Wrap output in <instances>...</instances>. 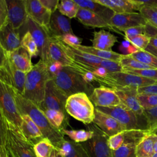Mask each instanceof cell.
Instances as JSON below:
<instances>
[{
    "label": "cell",
    "instance_id": "cell-1",
    "mask_svg": "<svg viewBox=\"0 0 157 157\" xmlns=\"http://www.w3.org/2000/svg\"><path fill=\"white\" fill-rule=\"evenodd\" d=\"M17 109L21 115H27L38 126L44 138L49 139L56 147L64 139L61 131L53 127L48 121L44 112L33 102L25 98L15 89L11 88Z\"/></svg>",
    "mask_w": 157,
    "mask_h": 157
},
{
    "label": "cell",
    "instance_id": "cell-2",
    "mask_svg": "<svg viewBox=\"0 0 157 157\" xmlns=\"http://www.w3.org/2000/svg\"><path fill=\"white\" fill-rule=\"evenodd\" d=\"M50 79L46 63L39 59L26 74L23 96L39 106L44 99L46 84Z\"/></svg>",
    "mask_w": 157,
    "mask_h": 157
},
{
    "label": "cell",
    "instance_id": "cell-3",
    "mask_svg": "<svg viewBox=\"0 0 157 157\" xmlns=\"http://www.w3.org/2000/svg\"><path fill=\"white\" fill-rule=\"evenodd\" d=\"M52 80L68 97L82 92L89 96L94 88L92 84L86 83L81 75L69 66H64L61 71Z\"/></svg>",
    "mask_w": 157,
    "mask_h": 157
},
{
    "label": "cell",
    "instance_id": "cell-4",
    "mask_svg": "<svg viewBox=\"0 0 157 157\" xmlns=\"http://www.w3.org/2000/svg\"><path fill=\"white\" fill-rule=\"evenodd\" d=\"M67 114L86 125L93 123L95 107L85 93H78L69 96L66 102Z\"/></svg>",
    "mask_w": 157,
    "mask_h": 157
},
{
    "label": "cell",
    "instance_id": "cell-5",
    "mask_svg": "<svg viewBox=\"0 0 157 157\" xmlns=\"http://www.w3.org/2000/svg\"><path fill=\"white\" fill-rule=\"evenodd\" d=\"M95 82L99 83L101 86L112 89H119L124 88H139L153 84L157 81L124 72H118L109 73L104 77H99L96 75Z\"/></svg>",
    "mask_w": 157,
    "mask_h": 157
},
{
    "label": "cell",
    "instance_id": "cell-6",
    "mask_svg": "<svg viewBox=\"0 0 157 157\" xmlns=\"http://www.w3.org/2000/svg\"><path fill=\"white\" fill-rule=\"evenodd\" d=\"M6 147L14 157H36L34 144L24 136L19 128L6 119Z\"/></svg>",
    "mask_w": 157,
    "mask_h": 157
},
{
    "label": "cell",
    "instance_id": "cell-7",
    "mask_svg": "<svg viewBox=\"0 0 157 157\" xmlns=\"http://www.w3.org/2000/svg\"><path fill=\"white\" fill-rule=\"evenodd\" d=\"M24 29L23 34L26 31L31 33L38 47V56H39L40 59L48 64L50 62L49 46L51 41V36L48 29L37 24L29 17L20 29Z\"/></svg>",
    "mask_w": 157,
    "mask_h": 157
},
{
    "label": "cell",
    "instance_id": "cell-8",
    "mask_svg": "<svg viewBox=\"0 0 157 157\" xmlns=\"http://www.w3.org/2000/svg\"><path fill=\"white\" fill-rule=\"evenodd\" d=\"M87 128L93 132L88 140L80 143L89 157H112V150L108 145L109 137L93 123L87 125Z\"/></svg>",
    "mask_w": 157,
    "mask_h": 157
},
{
    "label": "cell",
    "instance_id": "cell-9",
    "mask_svg": "<svg viewBox=\"0 0 157 157\" xmlns=\"http://www.w3.org/2000/svg\"><path fill=\"white\" fill-rule=\"evenodd\" d=\"M95 108L113 117L124 126L126 130H147L140 122L139 116L121 104L113 107H95Z\"/></svg>",
    "mask_w": 157,
    "mask_h": 157
},
{
    "label": "cell",
    "instance_id": "cell-10",
    "mask_svg": "<svg viewBox=\"0 0 157 157\" xmlns=\"http://www.w3.org/2000/svg\"><path fill=\"white\" fill-rule=\"evenodd\" d=\"M0 109L6 119L20 129L21 116L10 86L0 80Z\"/></svg>",
    "mask_w": 157,
    "mask_h": 157
},
{
    "label": "cell",
    "instance_id": "cell-11",
    "mask_svg": "<svg viewBox=\"0 0 157 157\" xmlns=\"http://www.w3.org/2000/svg\"><path fill=\"white\" fill-rule=\"evenodd\" d=\"M67 98L68 96L56 86L53 80L50 79L46 84L44 99L39 107L42 110H56L68 115L65 109Z\"/></svg>",
    "mask_w": 157,
    "mask_h": 157
},
{
    "label": "cell",
    "instance_id": "cell-12",
    "mask_svg": "<svg viewBox=\"0 0 157 157\" xmlns=\"http://www.w3.org/2000/svg\"><path fill=\"white\" fill-rule=\"evenodd\" d=\"M26 74L18 69L7 55L4 65L0 67V80L2 82L23 95Z\"/></svg>",
    "mask_w": 157,
    "mask_h": 157
},
{
    "label": "cell",
    "instance_id": "cell-13",
    "mask_svg": "<svg viewBox=\"0 0 157 157\" xmlns=\"http://www.w3.org/2000/svg\"><path fill=\"white\" fill-rule=\"evenodd\" d=\"M148 130H126L123 144L117 150H112V157H136V147L148 134Z\"/></svg>",
    "mask_w": 157,
    "mask_h": 157
},
{
    "label": "cell",
    "instance_id": "cell-14",
    "mask_svg": "<svg viewBox=\"0 0 157 157\" xmlns=\"http://www.w3.org/2000/svg\"><path fill=\"white\" fill-rule=\"evenodd\" d=\"M6 3L8 21L15 29L19 31L28 18L25 0H6Z\"/></svg>",
    "mask_w": 157,
    "mask_h": 157
},
{
    "label": "cell",
    "instance_id": "cell-15",
    "mask_svg": "<svg viewBox=\"0 0 157 157\" xmlns=\"http://www.w3.org/2000/svg\"><path fill=\"white\" fill-rule=\"evenodd\" d=\"M89 98L95 107H113L121 104V101L114 90L100 86L94 88Z\"/></svg>",
    "mask_w": 157,
    "mask_h": 157
},
{
    "label": "cell",
    "instance_id": "cell-16",
    "mask_svg": "<svg viewBox=\"0 0 157 157\" xmlns=\"http://www.w3.org/2000/svg\"><path fill=\"white\" fill-rule=\"evenodd\" d=\"M146 24V20L139 12L115 13L109 21L112 27L121 33L128 28Z\"/></svg>",
    "mask_w": 157,
    "mask_h": 157
},
{
    "label": "cell",
    "instance_id": "cell-17",
    "mask_svg": "<svg viewBox=\"0 0 157 157\" xmlns=\"http://www.w3.org/2000/svg\"><path fill=\"white\" fill-rule=\"evenodd\" d=\"M93 123L109 137L126 130L124 126L113 117L98 110L96 108Z\"/></svg>",
    "mask_w": 157,
    "mask_h": 157
},
{
    "label": "cell",
    "instance_id": "cell-18",
    "mask_svg": "<svg viewBox=\"0 0 157 157\" xmlns=\"http://www.w3.org/2000/svg\"><path fill=\"white\" fill-rule=\"evenodd\" d=\"M0 45L7 53L13 52L21 45L19 31L15 29L9 21L0 28Z\"/></svg>",
    "mask_w": 157,
    "mask_h": 157
},
{
    "label": "cell",
    "instance_id": "cell-19",
    "mask_svg": "<svg viewBox=\"0 0 157 157\" xmlns=\"http://www.w3.org/2000/svg\"><path fill=\"white\" fill-rule=\"evenodd\" d=\"M28 17L37 24L48 29L52 12L46 9L40 0H25Z\"/></svg>",
    "mask_w": 157,
    "mask_h": 157
},
{
    "label": "cell",
    "instance_id": "cell-20",
    "mask_svg": "<svg viewBox=\"0 0 157 157\" xmlns=\"http://www.w3.org/2000/svg\"><path fill=\"white\" fill-rule=\"evenodd\" d=\"M48 31L51 37H60L67 34H74L69 18L58 10L52 13Z\"/></svg>",
    "mask_w": 157,
    "mask_h": 157
},
{
    "label": "cell",
    "instance_id": "cell-21",
    "mask_svg": "<svg viewBox=\"0 0 157 157\" xmlns=\"http://www.w3.org/2000/svg\"><path fill=\"white\" fill-rule=\"evenodd\" d=\"M49 57L50 62L58 61L63 66H70L73 61V59L68 53L67 45L57 37H51Z\"/></svg>",
    "mask_w": 157,
    "mask_h": 157
},
{
    "label": "cell",
    "instance_id": "cell-22",
    "mask_svg": "<svg viewBox=\"0 0 157 157\" xmlns=\"http://www.w3.org/2000/svg\"><path fill=\"white\" fill-rule=\"evenodd\" d=\"M119 96L121 104L132 111L139 117L143 116L144 109L140 106L137 96L138 94L136 88H124L113 89Z\"/></svg>",
    "mask_w": 157,
    "mask_h": 157
},
{
    "label": "cell",
    "instance_id": "cell-23",
    "mask_svg": "<svg viewBox=\"0 0 157 157\" xmlns=\"http://www.w3.org/2000/svg\"><path fill=\"white\" fill-rule=\"evenodd\" d=\"M76 18L84 26L91 28H107L118 34H122L121 32L112 27L100 16L89 10L80 7L76 15Z\"/></svg>",
    "mask_w": 157,
    "mask_h": 157
},
{
    "label": "cell",
    "instance_id": "cell-24",
    "mask_svg": "<svg viewBox=\"0 0 157 157\" xmlns=\"http://www.w3.org/2000/svg\"><path fill=\"white\" fill-rule=\"evenodd\" d=\"M6 53L14 66L20 71L28 73L32 69L33 65L31 62V56L21 45L13 52Z\"/></svg>",
    "mask_w": 157,
    "mask_h": 157
},
{
    "label": "cell",
    "instance_id": "cell-25",
    "mask_svg": "<svg viewBox=\"0 0 157 157\" xmlns=\"http://www.w3.org/2000/svg\"><path fill=\"white\" fill-rule=\"evenodd\" d=\"M96 2L106 6L115 13H132L141 7L136 0H95Z\"/></svg>",
    "mask_w": 157,
    "mask_h": 157
},
{
    "label": "cell",
    "instance_id": "cell-26",
    "mask_svg": "<svg viewBox=\"0 0 157 157\" xmlns=\"http://www.w3.org/2000/svg\"><path fill=\"white\" fill-rule=\"evenodd\" d=\"M92 47L95 48L104 50L112 51V48L118 41V37L109 31L101 29L93 32V38L91 39Z\"/></svg>",
    "mask_w": 157,
    "mask_h": 157
},
{
    "label": "cell",
    "instance_id": "cell-27",
    "mask_svg": "<svg viewBox=\"0 0 157 157\" xmlns=\"http://www.w3.org/2000/svg\"><path fill=\"white\" fill-rule=\"evenodd\" d=\"M80 8H83L91 11L102 18L109 24V21L115 13L109 8L102 5L95 0H74Z\"/></svg>",
    "mask_w": 157,
    "mask_h": 157
},
{
    "label": "cell",
    "instance_id": "cell-28",
    "mask_svg": "<svg viewBox=\"0 0 157 157\" xmlns=\"http://www.w3.org/2000/svg\"><path fill=\"white\" fill-rule=\"evenodd\" d=\"M56 148L63 157H89L80 143L64 139Z\"/></svg>",
    "mask_w": 157,
    "mask_h": 157
},
{
    "label": "cell",
    "instance_id": "cell-29",
    "mask_svg": "<svg viewBox=\"0 0 157 157\" xmlns=\"http://www.w3.org/2000/svg\"><path fill=\"white\" fill-rule=\"evenodd\" d=\"M22 121L20 129L24 136L34 144L44 138L38 126L27 115H21Z\"/></svg>",
    "mask_w": 157,
    "mask_h": 157
},
{
    "label": "cell",
    "instance_id": "cell-30",
    "mask_svg": "<svg viewBox=\"0 0 157 157\" xmlns=\"http://www.w3.org/2000/svg\"><path fill=\"white\" fill-rule=\"evenodd\" d=\"M50 123L57 129L61 131L66 129L69 125V115L64 113L52 109L42 110Z\"/></svg>",
    "mask_w": 157,
    "mask_h": 157
},
{
    "label": "cell",
    "instance_id": "cell-31",
    "mask_svg": "<svg viewBox=\"0 0 157 157\" xmlns=\"http://www.w3.org/2000/svg\"><path fill=\"white\" fill-rule=\"evenodd\" d=\"M74 48L80 51L94 55L101 59L113 61L118 63L121 57L123 56V54H120L113 51H104L99 50L94 48L92 46H85L80 45Z\"/></svg>",
    "mask_w": 157,
    "mask_h": 157
},
{
    "label": "cell",
    "instance_id": "cell-32",
    "mask_svg": "<svg viewBox=\"0 0 157 157\" xmlns=\"http://www.w3.org/2000/svg\"><path fill=\"white\" fill-rule=\"evenodd\" d=\"M34 150L36 157H53L56 148L49 139L43 138L34 144Z\"/></svg>",
    "mask_w": 157,
    "mask_h": 157
},
{
    "label": "cell",
    "instance_id": "cell-33",
    "mask_svg": "<svg viewBox=\"0 0 157 157\" xmlns=\"http://www.w3.org/2000/svg\"><path fill=\"white\" fill-rule=\"evenodd\" d=\"M136 154V157H153L155 151L152 133L147 135L137 145Z\"/></svg>",
    "mask_w": 157,
    "mask_h": 157
},
{
    "label": "cell",
    "instance_id": "cell-34",
    "mask_svg": "<svg viewBox=\"0 0 157 157\" xmlns=\"http://www.w3.org/2000/svg\"><path fill=\"white\" fill-rule=\"evenodd\" d=\"M61 131L64 136H67L72 141L76 143H82L86 142L89 139H91L93 136V132L90 129H88L87 130H68L67 129H63Z\"/></svg>",
    "mask_w": 157,
    "mask_h": 157
},
{
    "label": "cell",
    "instance_id": "cell-35",
    "mask_svg": "<svg viewBox=\"0 0 157 157\" xmlns=\"http://www.w3.org/2000/svg\"><path fill=\"white\" fill-rule=\"evenodd\" d=\"M79 8L74 0H63L59 1L57 10L66 17L72 18L76 17Z\"/></svg>",
    "mask_w": 157,
    "mask_h": 157
},
{
    "label": "cell",
    "instance_id": "cell-36",
    "mask_svg": "<svg viewBox=\"0 0 157 157\" xmlns=\"http://www.w3.org/2000/svg\"><path fill=\"white\" fill-rule=\"evenodd\" d=\"M119 63L123 70H139L144 69H155L150 66L145 64L131 58L128 55H124L120 59Z\"/></svg>",
    "mask_w": 157,
    "mask_h": 157
},
{
    "label": "cell",
    "instance_id": "cell-37",
    "mask_svg": "<svg viewBox=\"0 0 157 157\" xmlns=\"http://www.w3.org/2000/svg\"><path fill=\"white\" fill-rule=\"evenodd\" d=\"M128 56L140 63L157 69V58L145 50H138Z\"/></svg>",
    "mask_w": 157,
    "mask_h": 157
},
{
    "label": "cell",
    "instance_id": "cell-38",
    "mask_svg": "<svg viewBox=\"0 0 157 157\" xmlns=\"http://www.w3.org/2000/svg\"><path fill=\"white\" fill-rule=\"evenodd\" d=\"M21 45L28 50L32 56H37L39 55V50L37 44L29 31H26L21 38Z\"/></svg>",
    "mask_w": 157,
    "mask_h": 157
},
{
    "label": "cell",
    "instance_id": "cell-39",
    "mask_svg": "<svg viewBox=\"0 0 157 157\" xmlns=\"http://www.w3.org/2000/svg\"><path fill=\"white\" fill-rule=\"evenodd\" d=\"M143 116L145 117L147 129L150 133L157 130V106L144 110Z\"/></svg>",
    "mask_w": 157,
    "mask_h": 157
},
{
    "label": "cell",
    "instance_id": "cell-40",
    "mask_svg": "<svg viewBox=\"0 0 157 157\" xmlns=\"http://www.w3.org/2000/svg\"><path fill=\"white\" fill-rule=\"evenodd\" d=\"M139 12L149 24L157 28V7L143 6Z\"/></svg>",
    "mask_w": 157,
    "mask_h": 157
},
{
    "label": "cell",
    "instance_id": "cell-41",
    "mask_svg": "<svg viewBox=\"0 0 157 157\" xmlns=\"http://www.w3.org/2000/svg\"><path fill=\"white\" fill-rule=\"evenodd\" d=\"M137 98L144 110L149 109L157 106V94H138Z\"/></svg>",
    "mask_w": 157,
    "mask_h": 157
},
{
    "label": "cell",
    "instance_id": "cell-42",
    "mask_svg": "<svg viewBox=\"0 0 157 157\" xmlns=\"http://www.w3.org/2000/svg\"><path fill=\"white\" fill-rule=\"evenodd\" d=\"M122 72L134 74L141 77L157 81V69H144L139 70H123Z\"/></svg>",
    "mask_w": 157,
    "mask_h": 157
},
{
    "label": "cell",
    "instance_id": "cell-43",
    "mask_svg": "<svg viewBox=\"0 0 157 157\" xmlns=\"http://www.w3.org/2000/svg\"><path fill=\"white\" fill-rule=\"evenodd\" d=\"M150 38L145 34H139L128 41L139 50H145L150 44Z\"/></svg>",
    "mask_w": 157,
    "mask_h": 157
},
{
    "label": "cell",
    "instance_id": "cell-44",
    "mask_svg": "<svg viewBox=\"0 0 157 157\" xmlns=\"http://www.w3.org/2000/svg\"><path fill=\"white\" fill-rule=\"evenodd\" d=\"M124 140V131L109 137L108 139V145L112 150H115L123 144Z\"/></svg>",
    "mask_w": 157,
    "mask_h": 157
},
{
    "label": "cell",
    "instance_id": "cell-45",
    "mask_svg": "<svg viewBox=\"0 0 157 157\" xmlns=\"http://www.w3.org/2000/svg\"><path fill=\"white\" fill-rule=\"evenodd\" d=\"M63 41L64 44L72 47H76L79 46L82 43V39L75 36L74 34H67L60 37H57Z\"/></svg>",
    "mask_w": 157,
    "mask_h": 157
},
{
    "label": "cell",
    "instance_id": "cell-46",
    "mask_svg": "<svg viewBox=\"0 0 157 157\" xmlns=\"http://www.w3.org/2000/svg\"><path fill=\"white\" fill-rule=\"evenodd\" d=\"M145 26H138L128 28L123 31L124 36L126 40H129L132 37L139 35L145 34Z\"/></svg>",
    "mask_w": 157,
    "mask_h": 157
},
{
    "label": "cell",
    "instance_id": "cell-47",
    "mask_svg": "<svg viewBox=\"0 0 157 157\" xmlns=\"http://www.w3.org/2000/svg\"><path fill=\"white\" fill-rule=\"evenodd\" d=\"M99 66L105 69L109 73L122 72V67L118 62L103 59Z\"/></svg>",
    "mask_w": 157,
    "mask_h": 157
},
{
    "label": "cell",
    "instance_id": "cell-48",
    "mask_svg": "<svg viewBox=\"0 0 157 157\" xmlns=\"http://www.w3.org/2000/svg\"><path fill=\"white\" fill-rule=\"evenodd\" d=\"M6 118L0 109V146H6Z\"/></svg>",
    "mask_w": 157,
    "mask_h": 157
},
{
    "label": "cell",
    "instance_id": "cell-49",
    "mask_svg": "<svg viewBox=\"0 0 157 157\" xmlns=\"http://www.w3.org/2000/svg\"><path fill=\"white\" fill-rule=\"evenodd\" d=\"M47 66L51 79L56 76L61 71L64 67L63 64L58 61H51L47 64Z\"/></svg>",
    "mask_w": 157,
    "mask_h": 157
},
{
    "label": "cell",
    "instance_id": "cell-50",
    "mask_svg": "<svg viewBox=\"0 0 157 157\" xmlns=\"http://www.w3.org/2000/svg\"><path fill=\"white\" fill-rule=\"evenodd\" d=\"M120 50L123 52L124 55H129L138 51L139 50L133 46L129 41L124 40L121 42L120 46Z\"/></svg>",
    "mask_w": 157,
    "mask_h": 157
},
{
    "label": "cell",
    "instance_id": "cell-51",
    "mask_svg": "<svg viewBox=\"0 0 157 157\" xmlns=\"http://www.w3.org/2000/svg\"><path fill=\"white\" fill-rule=\"evenodd\" d=\"M8 21L6 0H0V28Z\"/></svg>",
    "mask_w": 157,
    "mask_h": 157
},
{
    "label": "cell",
    "instance_id": "cell-52",
    "mask_svg": "<svg viewBox=\"0 0 157 157\" xmlns=\"http://www.w3.org/2000/svg\"><path fill=\"white\" fill-rule=\"evenodd\" d=\"M138 94H157V82L153 84L137 88Z\"/></svg>",
    "mask_w": 157,
    "mask_h": 157
},
{
    "label": "cell",
    "instance_id": "cell-53",
    "mask_svg": "<svg viewBox=\"0 0 157 157\" xmlns=\"http://www.w3.org/2000/svg\"><path fill=\"white\" fill-rule=\"evenodd\" d=\"M41 4L52 13L57 10L59 3L58 0H40Z\"/></svg>",
    "mask_w": 157,
    "mask_h": 157
},
{
    "label": "cell",
    "instance_id": "cell-54",
    "mask_svg": "<svg viewBox=\"0 0 157 157\" xmlns=\"http://www.w3.org/2000/svg\"><path fill=\"white\" fill-rule=\"evenodd\" d=\"M145 34L150 38L157 37V28L147 22Z\"/></svg>",
    "mask_w": 157,
    "mask_h": 157
},
{
    "label": "cell",
    "instance_id": "cell-55",
    "mask_svg": "<svg viewBox=\"0 0 157 157\" xmlns=\"http://www.w3.org/2000/svg\"><path fill=\"white\" fill-rule=\"evenodd\" d=\"M6 52L0 45V67L4 65L6 59Z\"/></svg>",
    "mask_w": 157,
    "mask_h": 157
},
{
    "label": "cell",
    "instance_id": "cell-56",
    "mask_svg": "<svg viewBox=\"0 0 157 157\" xmlns=\"http://www.w3.org/2000/svg\"><path fill=\"white\" fill-rule=\"evenodd\" d=\"M145 50L150 53L151 54H152L153 55H154L155 56H156L157 58V48H155L153 47L152 46L148 45Z\"/></svg>",
    "mask_w": 157,
    "mask_h": 157
},
{
    "label": "cell",
    "instance_id": "cell-57",
    "mask_svg": "<svg viewBox=\"0 0 157 157\" xmlns=\"http://www.w3.org/2000/svg\"><path fill=\"white\" fill-rule=\"evenodd\" d=\"M0 157H7L6 146H0Z\"/></svg>",
    "mask_w": 157,
    "mask_h": 157
},
{
    "label": "cell",
    "instance_id": "cell-58",
    "mask_svg": "<svg viewBox=\"0 0 157 157\" xmlns=\"http://www.w3.org/2000/svg\"><path fill=\"white\" fill-rule=\"evenodd\" d=\"M153 134V149L155 153H157V134L155 133Z\"/></svg>",
    "mask_w": 157,
    "mask_h": 157
},
{
    "label": "cell",
    "instance_id": "cell-59",
    "mask_svg": "<svg viewBox=\"0 0 157 157\" xmlns=\"http://www.w3.org/2000/svg\"><path fill=\"white\" fill-rule=\"evenodd\" d=\"M149 45L155 48H157V37L150 38Z\"/></svg>",
    "mask_w": 157,
    "mask_h": 157
},
{
    "label": "cell",
    "instance_id": "cell-60",
    "mask_svg": "<svg viewBox=\"0 0 157 157\" xmlns=\"http://www.w3.org/2000/svg\"><path fill=\"white\" fill-rule=\"evenodd\" d=\"M53 157H63V155L61 154V153L56 149V151L55 152V154Z\"/></svg>",
    "mask_w": 157,
    "mask_h": 157
},
{
    "label": "cell",
    "instance_id": "cell-61",
    "mask_svg": "<svg viewBox=\"0 0 157 157\" xmlns=\"http://www.w3.org/2000/svg\"><path fill=\"white\" fill-rule=\"evenodd\" d=\"M6 150H7V157H14L13 154L12 153V152L6 147Z\"/></svg>",
    "mask_w": 157,
    "mask_h": 157
},
{
    "label": "cell",
    "instance_id": "cell-62",
    "mask_svg": "<svg viewBox=\"0 0 157 157\" xmlns=\"http://www.w3.org/2000/svg\"><path fill=\"white\" fill-rule=\"evenodd\" d=\"M153 157H157V153H155L153 155Z\"/></svg>",
    "mask_w": 157,
    "mask_h": 157
},
{
    "label": "cell",
    "instance_id": "cell-63",
    "mask_svg": "<svg viewBox=\"0 0 157 157\" xmlns=\"http://www.w3.org/2000/svg\"><path fill=\"white\" fill-rule=\"evenodd\" d=\"M153 133H155V134H157V130L156 131H155L154 132H153Z\"/></svg>",
    "mask_w": 157,
    "mask_h": 157
}]
</instances>
